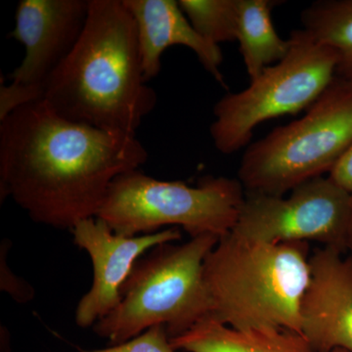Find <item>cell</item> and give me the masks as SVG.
<instances>
[{
	"label": "cell",
	"mask_w": 352,
	"mask_h": 352,
	"mask_svg": "<svg viewBox=\"0 0 352 352\" xmlns=\"http://www.w3.org/2000/svg\"><path fill=\"white\" fill-rule=\"evenodd\" d=\"M289 39L291 47L282 61L215 104L210 133L221 154L249 145L254 129L266 120L308 110L335 80L338 59L332 48L302 29L292 32Z\"/></svg>",
	"instance_id": "cell-7"
},
{
	"label": "cell",
	"mask_w": 352,
	"mask_h": 352,
	"mask_svg": "<svg viewBox=\"0 0 352 352\" xmlns=\"http://www.w3.org/2000/svg\"><path fill=\"white\" fill-rule=\"evenodd\" d=\"M147 159L135 134L71 122L43 98L0 120L1 201L54 228L96 217L116 178Z\"/></svg>",
	"instance_id": "cell-1"
},
{
	"label": "cell",
	"mask_w": 352,
	"mask_h": 352,
	"mask_svg": "<svg viewBox=\"0 0 352 352\" xmlns=\"http://www.w3.org/2000/svg\"><path fill=\"white\" fill-rule=\"evenodd\" d=\"M307 242L271 244L230 232L204 263L210 316L238 331L300 333V305L310 281Z\"/></svg>",
	"instance_id": "cell-3"
},
{
	"label": "cell",
	"mask_w": 352,
	"mask_h": 352,
	"mask_svg": "<svg viewBox=\"0 0 352 352\" xmlns=\"http://www.w3.org/2000/svg\"><path fill=\"white\" fill-rule=\"evenodd\" d=\"M43 99L71 122L135 134L157 95L147 85L135 22L124 0H89L82 36L46 82Z\"/></svg>",
	"instance_id": "cell-2"
},
{
	"label": "cell",
	"mask_w": 352,
	"mask_h": 352,
	"mask_svg": "<svg viewBox=\"0 0 352 352\" xmlns=\"http://www.w3.org/2000/svg\"><path fill=\"white\" fill-rule=\"evenodd\" d=\"M300 22L315 41L337 54L336 76L352 83V0H318L300 13Z\"/></svg>",
	"instance_id": "cell-15"
},
{
	"label": "cell",
	"mask_w": 352,
	"mask_h": 352,
	"mask_svg": "<svg viewBox=\"0 0 352 352\" xmlns=\"http://www.w3.org/2000/svg\"><path fill=\"white\" fill-rule=\"evenodd\" d=\"M8 241L2 242L0 248V287L2 291L13 296L18 302H27L34 296V289L20 278L16 276L7 265L6 256L8 251Z\"/></svg>",
	"instance_id": "cell-19"
},
{
	"label": "cell",
	"mask_w": 352,
	"mask_h": 352,
	"mask_svg": "<svg viewBox=\"0 0 352 352\" xmlns=\"http://www.w3.org/2000/svg\"><path fill=\"white\" fill-rule=\"evenodd\" d=\"M347 251L351 252V256L352 258V214L351 224H349V237H347Z\"/></svg>",
	"instance_id": "cell-21"
},
{
	"label": "cell",
	"mask_w": 352,
	"mask_h": 352,
	"mask_svg": "<svg viewBox=\"0 0 352 352\" xmlns=\"http://www.w3.org/2000/svg\"><path fill=\"white\" fill-rule=\"evenodd\" d=\"M352 147V87L336 76L307 113L248 146L238 170L247 193L284 196L324 173Z\"/></svg>",
	"instance_id": "cell-5"
},
{
	"label": "cell",
	"mask_w": 352,
	"mask_h": 352,
	"mask_svg": "<svg viewBox=\"0 0 352 352\" xmlns=\"http://www.w3.org/2000/svg\"><path fill=\"white\" fill-rule=\"evenodd\" d=\"M351 214V194L320 176L296 187L287 198L245 194L231 232L271 244L316 241L344 252Z\"/></svg>",
	"instance_id": "cell-8"
},
{
	"label": "cell",
	"mask_w": 352,
	"mask_h": 352,
	"mask_svg": "<svg viewBox=\"0 0 352 352\" xmlns=\"http://www.w3.org/2000/svg\"><path fill=\"white\" fill-rule=\"evenodd\" d=\"M72 233L74 243L87 252L94 265L91 288L76 308L75 321L80 328L94 326L119 305L122 286L141 254L182 238L178 227L132 237L120 235L98 217L78 222Z\"/></svg>",
	"instance_id": "cell-9"
},
{
	"label": "cell",
	"mask_w": 352,
	"mask_h": 352,
	"mask_svg": "<svg viewBox=\"0 0 352 352\" xmlns=\"http://www.w3.org/2000/svg\"><path fill=\"white\" fill-rule=\"evenodd\" d=\"M170 344L187 352H315L300 333L284 329L238 331L212 317L173 338Z\"/></svg>",
	"instance_id": "cell-13"
},
{
	"label": "cell",
	"mask_w": 352,
	"mask_h": 352,
	"mask_svg": "<svg viewBox=\"0 0 352 352\" xmlns=\"http://www.w3.org/2000/svg\"><path fill=\"white\" fill-rule=\"evenodd\" d=\"M180 8L210 43L237 41L238 0H179Z\"/></svg>",
	"instance_id": "cell-16"
},
{
	"label": "cell",
	"mask_w": 352,
	"mask_h": 352,
	"mask_svg": "<svg viewBox=\"0 0 352 352\" xmlns=\"http://www.w3.org/2000/svg\"><path fill=\"white\" fill-rule=\"evenodd\" d=\"M324 247L310 256V281L300 305V335L315 352H352V258Z\"/></svg>",
	"instance_id": "cell-11"
},
{
	"label": "cell",
	"mask_w": 352,
	"mask_h": 352,
	"mask_svg": "<svg viewBox=\"0 0 352 352\" xmlns=\"http://www.w3.org/2000/svg\"><path fill=\"white\" fill-rule=\"evenodd\" d=\"M219 240L203 235L154 248L135 264L122 286L119 305L95 324V333L119 344L164 326L173 339L210 317L204 263Z\"/></svg>",
	"instance_id": "cell-4"
},
{
	"label": "cell",
	"mask_w": 352,
	"mask_h": 352,
	"mask_svg": "<svg viewBox=\"0 0 352 352\" xmlns=\"http://www.w3.org/2000/svg\"><path fill=\"white\" fill-rule=\"evenodd\" d=\"M331 352H349V351H346V349H333V351H332Z\"/></svg>",
	"instance_id": "cell-22"
},
{
	"label": "cell",
	"mask_w": 352,
	"mask_h": 352,
	"mask_svg": "<svg viewBox=\"0 0 352 352\" xmlns=\"http://www.w3.org/2000/svg\"><path fill=\"white\" fill-rule=\"evenodd\" d=\"M272 0H238L237 41L250 80H254L289 53V39L280 38L271 12Z\"/></svg>",
	"instance_id": "cell-14"
},
{
	"label": "cell",
	"mask_w": 352,
	"mask_h": 352,
	"mask_svg": "<svg viewBox=\"0 0 352 352\" xmlns=\"http://www.w3.org/2000/svg\"><path fill=\"white\" fill-rule=\"evenodd\" d=\"M329 177L352 196V147L333 166Z\"/></svg>",
	"instance_id": "cell-20"
},
{
	"label": "cell",
	"mask_w": 352,
	"mask_h": 352,
	"mask_svg": "<svg viewBox=\"0 0 352 352\" xmlns=\"http://www.w3.org/2000/svg\"><path fill=\"white\" fill-rule=\"evenodd\" d=\"M88 352H175L164 326H156L122 344Z\"/></svg>",
	"instance_id": "cell-17"
},
{
	"label": "cell",
	"mask_w": 352,
	"mask_h": 352,
	"mask_svg": "<svg viewBox=\"0 0 352 352\" xmlns=\"http://www.w3.org/2000/svg\"><path fill=\"white\" fill-rule=\"evenodd\" d=\"M88 10L89 0H21L9 36L24 45L25 57L9 75L11 82L43 92L78 43Z\"/></svg>",
	"instance_id": "cell-10"
},
{
	"label": "cell",
	"mask_w": 352,
	"mask_h": 352,
	"mask_svg": "<svg viewBox=\"0 0 352 352\" xmlns=\"http://www.w3.org/2000/svg\"><path fill=\"white\" fill-rule=\"evenodd\" d=\"M43 92L18 83L1 85L0 87V120L6 119L9 113L17 110L21 106L43 98Z\"/></svg>",
	"instance_id": "cell-18"
},
{
	"label": "cell",
	"mask_w": 352,
	"mask_h": 352,
	"mask_svg": "<svg viewBox=\"0 0 352 352\" xmlns=\"http://www.w3.org/2000/svg\"><path fill=\"white\" fill-rule=\"evenodd\" d=\"M238 179L208 176L197 186L163 182L133 170L116 178L96 217L120 235L157 232L182 227L191 238L223 237L233 230L244 204Z\"/></svg>",
	"instance_id": "cell-6"
},
{
	"label": "cell",
	"mask_w": 352,
	"mask_h": 352,
	"mask_svg": "<svg viewBox=\"0 0 352 352\" xmlns=\"http://www.w3.org/2000/svg\"><path fill=\"white\" fill-rule=\"evenodd\" d=\"M349 85H351V87H352V83H349Z\"/></svg>",
	"instance_id": "cell-23"
},
{
	"label": "cell",
	"mask_w": 352,
	"mask_h": 352,
	"mask_svg": "<svg viewBox=\"0 0 352 352\" xmlns=\"http://www.w3.org/2000/svg\"><path fill=\"white\" fill-rule=\"evenodd\" d=\"M135 22L143 72L149 82L159 75L162 56L173 45H182L195 53L204 68L226 85L219 67V45L210 43L194 29L175 0H124Z\"/></svg>",
	"instance_id": "cell-12"
}]
</instances>
